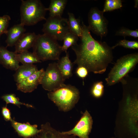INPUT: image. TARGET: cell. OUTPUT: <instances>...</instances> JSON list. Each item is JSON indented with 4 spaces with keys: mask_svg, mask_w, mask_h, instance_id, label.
<instances>
[{
    "mask_svg": "<svg viewBox=\"0 0 138 138\" xmlns=\"http://www.w3.org/2000/svg\"><path fill=\"white\" fill-rule=\"evenodd\" d=\"M57 63V66L65 80L72 76L73 63L69 59L68 52L66 53L65 56L60 59Z\"/></svg>",
    "mask_w": 138,
    "mask_h": 138,
    "instance_id": "e0dca14e",
    "label": "cell"
},
{
    "mask_svg": "<svg viewBox=\"0 0 138 138\" xmlns=\"http://www.w3.org/2000/svg\"><path fill=\"white\" fill-rule=\"evenodd\" d=\"M80 42L72 46L76 58L73 63L85 67L89 72L102 74L113 61L111 47L105 42L99 41L91 36L88 26L82 21Z\"/></svg>",
    "mask_w": 138,
    "mask_h": 138,
    "instance_id": "6da1fadb",
    "label": "cell"
},
{
    "mask_svg": "<svg viewBox=\"0 0 138 138\" xmlns=\"http://www.w3.org/2000/svg\"><path fill=\"white\" fill-rule=\"evenodd\" d=\"M79 95L78 90L75 86L64 84L58 89L49 91L48 96L59 110L67 112L71 110L78 102Z\"/></svg>",
    "mask_w": 138,
    "mask_h": 138,
    "instance_id": "3957f363",
    "label": "cell"
},
{
    "mask_svg": "<svg viewBox=\"0 0 138 138\" xmlns=\"http://www.w3.org/2000/svg\"><path fill=\"white\" fill-rule=\"evenodd\" d=\"M43 25L44 33L51 36L57 41H62L70 32L68 19L61 17H49Z\"/></svg>",
    "mask_w": 138,
    "mask_h": 138,
    "instance_id": "8992f818",
    "label": "cell"
},
{
    "mask_svg": "<svg viewBox=\"0 0 138 138\" xmlns=\"http://www.w3.org/2000/svg\"><path fill=\"white\" fill-rule=\"evenodd\" d=\"M78 38L77 36L70 32L67 33L63 40V44L61 46L62 51H64L66 53L69 47L77 43Z\"/></svg>",
    "mask_w": 138,
    "mask_h": 138,
    "instance_id": "7402d4cb",
    "label": "cell"
},
{
    "mask_svg": "<svg viewBox=\"0 0 138 138\" xmlns=\"http://www.w3.org/2000/svg\"><path fill=\"white\" fill-rule=\"evenodd\" d=\"M16 54L8 51L6 47H0V63L7 69L16 71L20 66L16 58Z\"/></svg>",
    "mask_w": 138,
    "mask_h": 138,
    "instance_id": "4fadbf2b",
    "label": "cell"
},
{
    "mask_svg": "<svg viewBox=\"0 0 138 138\" xmlns=\"http://www.w3.org/2000/svg\"><path fill=\"white\" fill-rule=\"evenodd\" d=\"M89 72L86 68L82 66H78L77 68L76 73L77 75L80 77L84 79L88 75Z\"/></svg>",
    "mask_w": 138,
    "mask_h": 138,
    "instance_id": "f546056e",
    "label": "cell"
},
{
    "mask_svg": "<svg viewBox=\"0 0 138 138\" xmlns=\"http://www.w3.org/2000/svg\"><path fill=\"white\" fill-rule=\"evenodd\" d=\"M32 48L33 53L41 61H58L63 52L56 39L44 33L37 35Z\"/></svg>",
    "mask_w": 138,
    "mask_h": 138,
    "instance_id": "7a4b0ae2",
    "label": "cell"
},
{
    "mask_svg": "<svg viewBox=\"0 0 138 138\" xmlns=\"http://www.w3.org/2000/svg\"><path fill=\"white\" fill-rule=\"evenodd\" d=\"M138 4V0H135V1L134 7L137 8Z\"/></svg>",
    "mask_w": 138,
    "mask_h": 138,
    "instance_id": "4dcf8cb0",
    "label": "cell"
},
{
    "mask_svg": "<svg viewBox=\"0 0 138 138\" xmlns=\"http://www.w3.org/2000/svg\"><path fill=\"white\" fill-rule=\"evenodd\" d=\"M138 63V53L128 54L118 59L105 79L108 86L119 82L133 71Z\"/></svg>",
    "mask_w": 138,
    "mask_h": 138,
    "instance_id": "5b68a950",
    "label": "cell"
},
{
    "mask_svg": "<svg viewBox=\"0 0 138 138\" xmlns=\"http://www.w3.org/2000/svg\"><path fill=\"white\" fill-rule=\"evenodd\" d=\"M65 80L57 63L54 62L49 64L45 71L41 84L44 89L51 91L62 86Z\"/></svg>",
    "mask_w": 138,
    "mask_h": 138,
    "instance_id": "52a82bcc",
    "label": "cell"
},
{
    "mask_svg": "<svg viewBox=\"0 0 138 138\" xmlns=\"http://www.w3.org/2000/svg\"><path fill=\"white\" fill-rule=\"evenodd\" d=\"M44 72V69L41 68L22 82L16 83L17 89L25 93L32 92L41 84Z\"/></svg>",
    "mask_w": 138,
    "mask_h": 138,
    "instance_id": "8fae6325",
    "label": "cell"
},
{
    "mask_svg": "<svg viewBox=\"0 0 138 138\" xmlns=\"http://www.w3.org/2000/svg\"><path fill=\"white\" fill-rule=\"evenodd\" d=\"M113 138L112 137V138Z\"/></svg>",
    "mask_w": 138,
    "mask_h": 138,
    "instance_id": "1f68e13d",
    "label": "cell"
},
{
    "mask_svg": "<svg viewBox=\"0 0 138 138\" xmlns=\"http://www.w3.org/2000/svg\"><path fill=\"white\" fill-rule=\"evenodd\" d=\"M121 0H106L102 12L104 13L121 8L122 7Z\"/></svg>",
    "mask_w": 138,
    "mask_h": 138,
    "instance_id": "cb8c5ba5",
    "label": "cell"
},
{
    "mask_svg": "<svg viewBox=\"0 0 138 138\" xmlns=\"http://www.w3.org/2000/svg\"><path fill=\"white\" fill-rule=\"evenodd\" d=\"M104 91V86L102 81L94 83L91 89V93L95 97L98 98L103 95Z\"/></svg>",
    "mask_w": 138,
    "mask_h": 138,
    "instance_id": "d4e9b609",
    "label": "cell"
},
{
    "mask_svg": "<svg viewBox=\"0 0 138 138\" xmlns=\"http://www.w3.org/2000/svg\"><path fill=\"white\" fill-rule=\"evenodd\" d=\"M47 8L39 0L21 1L20 8V24L24 26L34 25L46 20Z\"/></svg>",
    "mask_w": 138,
    "mask_h": 138,
    "instance_id": "277c9868",
    "label": "cell"
},
{
    "mask_svg": "<svg viewBox=\"0 0 138 138\" xmlns=\"http://www.w3.org/2000/svg\"><path fill=\"white\" fill-rule=\"evenodd\" d=\"M38 70L33 64H25L20 66L13 75L15 81L20 82L28 77Z\"/></svg>",
    "mask_w": 138,
    "mask_h": 138,
    "instance_id": "2e32d148",
    "label": "cell"
},
{
    "mask_svg": "<svg viewBox=\"0 0 138 138\" xmlns=\"http://www.w3.org/2000/svg\"><path fill=\"white\" fill-rule=\"evenodd\" d=\"M67 0H51L47 8L49 12V17H61L67 4Z\"/></svg>",
    "mask_w": 138,
    "mask_h": 138,
    "instance_id": "ac0fdd59",
    "label": "cell"
},
{
    "mask_svg": "<svg viewBox=\"0 0 138 138\" xmlns=\"http://www.w3.org/2000/svg\"><path fill=\"white\" fill-rule=\"evenodd\" d=\"M115 35L121 36L125 37L128 36L136 38L138 37V30H132L122 27L117 31Z\"/></svg>",
    "mask_w": 138,
    "mask_h": 138,
    "instance_id": "4316f807",
    "label": "cell"
},
{
    "mask_svg": "<svg viewBox=\"0 0 138 138\" xmlns=\"http://www.w3.org/2000/svg\"><path fill=\"white\" fill-rule=\"evenodd\" d=\"M1 112L5 121H10L12 120L10 110L7 107V106L2 108Z\"/></svg>",
    "mask_w": 138,
    "mask_h": 138,
    "instance_id": "f1b7e54d",
    "label": "cell"
},
{
    "mask_svg": "<svg viewBox=\"0 0 138 138\" xmlns=\"http://www.w3.org/2000/svg\"><path fill=\"white\" fill-rule=\"evenodd\" d=\"M103 13L97 7H93L90 9L88 15L89 30L101 38L106 36L108 33V22Z\"/></svg>",
    "mask_w": 138,
    "mask_h": 138,
    "instance_id": "ba28073f",
    "label": "cell"
},
{
    "mask_svg": "<svg viewBox=\"0 0 138 138\" xmlns=\"http://www.w3.org/2000/svg\"><path fill=\"white\" fill-rule=\"evenodd\" d=\"M10 20V17L8 15L0 16V37L2 34H6L7 33V28Z\"/></svg>",
    "mask_w": 138,
    "mask_h": 138,
    "instance_id": "83f0119b",
    "label": "cell"
},
{
    "mask_svg": "<svg viewBox=\"0 0 138 138\" xmlns=\"http://www.w3.org/2000/svg\"><path fill=\"white\" fill-rule=\"evenodd\" d=\"M93 123L92 117L86 110L72 129L61 133L63 134L77 136L80 138H89V135L92 129Z\"/></svg>",
    "mask_w": 138,
    "mask_h": 138,
    "instance_id": "30bf717a",
    "label": "cell"
},
{
    "mask_svg": "<svg viewBox=\"0 0 138 138\" xmlns=\"http://www.w3.org/2000/svg\"><path fill=\"white\" fill-rule=\"evenodd\" d=\"M68 19L70 32L75 34L80 38L82 35V29L79 18H76L72 13H68Z\"/></svg>",
    "mask_w": 138,
    "mask_h": 138,
    "instance_id": "d6986e66",
    "label": "cell"
},
{
    "mask_svg": "<svg viewBox=\"0 0 138 138\" xmlns=\"http://www.w3.org/2000/svg\"><path fill=\"white\" fill-rule=\"evenodd\" d=\"M1 98L6 103V106L8 103H11L20 107V105H23L27 107L33 108V106L29 104L21 102L19 101V98L16 97L14 94H5Z\"/></svg>",
    "mask_w": 138,
    "mask_h": 138,
    "instance_id": "603a6c76",
    "label": "cell"
},
{
    "mask_svg": "<svg viewBox=\"0 0 138 138\" xmlns=\"http://www.w3.org/2000/svg\"><path fill=\"white\" fill-rule=\"evenodd\" d=\"M37 37L34 32L24 33L15 45L14 52L19 53L32 48Z\"/></svg>",
    "mask_w": 138,
    "mask_h": 138,
    "instance_id": "5bb4252c",
    "label": "cell"
},
{
    "mask_svg": "<svg viewBox=\"0 0 138 138\" xmlns=\"http://www.w3.org/2000/svg\"><path fill=\"white\" fill-rule=\"evenodd\" d=\"M118 46H122L125 48L130 49H138V42L124 39L120 40L114 45L111 47L113 49Z\"/></svg>",
    "mask_w": 138,
    "mask_h": 138,
    "instance_id": "484cf974",
    "label": "cell"
},
{
    "mask_svg": "<svg viewBox=\"0 0 138 138\" xmlns=\"http://www.w3.org/2000/svg\"><path fill=\"white\" fill-rule=\"evenodd\" d=\"M10 121L12 126L18 134L25 138L36 135L41 131L37 129L36 124L31 125L29 122L21 123L12 119Z\"/></svg>",
    "mask_w": 138,
    "mask_h": 138,
    "instance_id": "7c38bea8",
    "label": "cell"
},
{
    "mask_svg": "<svg viewBox=\"0 0 138 138\" xmlns=\"http://www.w3.org/2000/svg\"><path fill=\"white\" fill-rule=\"evenodd\" d=\"M24 26L20 23L14 25L8 30L6 34V40L7 47L15 46L17 42L25 33L26 30Z\"/></svg>",
    "mask_w": 138,
    "mask_h": 138,
    "instance_id": "9a60e30c",
    "label": "cell"
},
{
    "mask_svg": "<svg viewBox=\"0 0 138 138\" xmlns=\"http://www.w3.org/2000/svg\"><path fill=\"white\" fill-rule=\"evenodd\" d=\"M16 60L22 64H33L34 63L41 62L33 52L25 51L16 55Z\"/></svg>",
    "mask_w": 138,
    "mask_h": 138,
    "instance_id": "ffe728a7",
    "label": "cell"
},
{
    "mask_svg": "<svg viewBox=\"0 0 138 138\" xmlns=\"http://www.w3.org/2000/svg\"><path fill=\"white\" fill-rule=\"evenodd\" d=\"M76 136L62 134L51 126L46 128L37 138H75Z\"/></svg>",
    "mask_w": 138,
    "mask_h": 138,
    "instance_id": "44dd1931",
    "label": "cell"
},
{
    "mask_svg": "<svg viewBox=\"0 0 138 138\" xmlns=\"http://www.w3.org/2000/svg\"><path fill=\"white\" fill-rule=\"evenodd\" d=\"M125 111L128 118L129 128L137 136L138 133V100L137 90L134 93H128L125 98Z\"/></svg>",
    "mask_w": 138,
    "mask_h": 138,
    "instance_id": "9c48e42d",
    "label": "cell"
}]
</instances>
